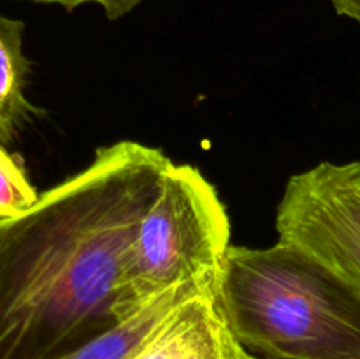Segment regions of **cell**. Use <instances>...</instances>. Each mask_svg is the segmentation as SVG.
I'll use <instances>...</instances> for the list:
<instances>
[{"label":"cell","mask_w":360,"mask_h":359,"mask_svg":"<svg viewBox=\"0 0 360 359\" xmlns=\"http://www.w3.org/2000/svg\"><path fill=\"white\" fill-rule=\"evenodd\" d=\"M171 158L122 139L0 220V359H55L132 313L127 253Z\"/></svg>","instance_id":"obj_1"},{"label":"cell","mask_w":360,"mask_h":359,"mask_svg":"<svg viewBox=\"0 0 360 359\" xmlns=\"http://www.w3.org/2000/svg\"><path fill=\"white\" fill-rule=\"evenodd\" d=\"M220 298L236 336L266 359H360V289L297 246H232Z\"/></svg>","instance_id":"obj_2"},{"label":"cell","mask_w":360,"mask_h":359,"mask_svg":"<svg viewBox=\"0 0 360 359\" xmlns=\"http://www.w3.org/2000/svg\"><path fill=\"white\" fill-rule=\"evenodd\" d=\"M231 218L217 187L190 164H171L141 217L127 253L129 310L183 284H220Z\"/></svg>","instance_id":"obj_3"},{"label":"cell","mask_w":360,"mask_h":359,"mask_svg":"<svg viewBox=\"0 0 360 359\" xmlns=\"http://www.w3.org/2000/svg\"><path fill=\"white\" fill-rule=\"evenodd\" d=\"M278 241L297 246L360 289V162L295 172L274 218Z\"/></svg>","instance_id":"obj_4"},{"label":"cell","mask_w":360,"mask_h":359,"mask_svg":"<svg viewBox=\"0 0 360 359\" xmlns=\"http://www.w3.org/2000/svg\"><path fill=\"white\" fill-rule=\"evenodd\" d=\"M130 359H257L225 315L220 287L197 291L169 312Z\"/></svg>","instance_id":"obj_5"},{"label":"cell","mask_w":360,"mask_h":359,"mask_svg":"<svg viewBox=\"0 0 360 359\" xmlns=\"http://www.w3.org/2000/svg\"><path fill=\"white\" fill-rule=\"evenodd\" d=\"M210 287H220V284H183L167 289L123 317L111 329L55 359H130L178 303Z\"/></svg>","instance_id":"obj_6"},{"label":"cell","mask_w":360,"mask_h":359,"mask_svg":"<svg viewBox=\"0 0 360 359\" xmlns=\"http://www.w3.org/2000/svg\"><path fill=\"white\" fill-rule=\"evenodd\" d=\"M25 23L0 14V144L9 146L41 113L27 97L30 60L23 48Z\"/></svg>","instance_id":"obj_7"},{"label":"cell","mask_w":360,"mask_h":359,"mask_svg":"<svg viewBox=\"0 0 360 359\" xmlns=\"http://www.w3.org/2000/svg\"><path fill=\"white\" fill-rule=\"evenodd\" d=\"M39 196L41 194L28 178L23 158L0 144V220L30 210Z\"/></svg>","instance_id":"obj_8"},{"label":"cell","mask_w":360,"mask_h":359,"mask_svg":"<svg viewBox=\"0 0 360 359\" xmlns=\"http://www.w3.org/2000/svg\"><path fill=\"white\" fill-rule=\"evenodd\" d=\"M25 2H34V4H44V6H58L65 9L67 13H72L74 9L81 6H98L104 11V16L109 21L120 20V18L127 16L132 13L136 7L146 0H25Z\"/></svg>","instance_id":"obj_9"},{"label":"cell","mask_w":360,"mask_h":359,"mask_svg":"<svg viewBox=\"0 0 360 359\" xmlns=\"http://www.w3.org/2000/svg\"><path fill=\"white\" fill-rule=\"evenodd\" d=\"M341 16L352 18L360 23V0H327Z\"/></svg>","instance_id":"obj_10"}]
</instances>
